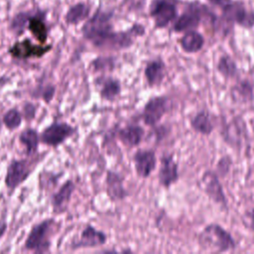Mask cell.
Here are the masks:
<instances>
[{
	"label": "cell",
	"mask_w": 254,
	"mask_h": 254,
	"mask_svg": "<svg viewBox=\"0 0 254 254\" xmlns=\"http://www.w3.org/2000/svg\"><path fill=\"white\" fill-rule=\"evenodd\" d=\"M113 17V10L98 6L82 23L80 28L82 38L97 49L120 51L129 49L136 38L145 35V27L140 23H134L124 31H115Z\"/></svg>",
	"instance_id": "6da1fadb"
},
{
	"label": "cell",
	"mask_w": 254,
	"mask_h": 254,
	"mask_svg": "<svg viewBox=\"0 0 254 254\" xmlns=\"http://www.w3.org/2000/svg\"><path fill=\"white\" fill-rule=\"evenodd\" d=\"M8 31L19 38L29 31L37 43L47 44L51 26L48 21V11L42 8H31L19 11L13 15L8 24Z\"/></svg>",
	"instance_id": "7a4b0ae2"
},
{
	"label": "cell",
	"mask_w": 254,
	"mask_h": 254,
	"mask_svg": "<svg viewBox=\"0 0 254 254\" xmlns=\"http://www.w3.org/2000/svg\"><path fill=\"white\" fill-rule=\"evenodd\" d=\"M198 243L202 249L218 253L234 250L237 245L231 233L215 222L204 226L198 235Z\"/></svg>",
	"instance_id": "3957f363"
},
{
	"label": "cell",
	"mask_w": 254,
	"mask_h": 254,
	"mask_svg": "<svg viewBox=\"0 0 254 254\" xmlns=\"http://www.w3.org/2000/svg\"><path fill=\"white\" fill-rule=\"evenodd\" d=\"M56 220L53 217H47L33 224L23 244L25 251L34 253H46L50 251L53 233Z\"/></svg>",
	"instance_id": "277c9868"
},
{
	"label": "cell",
	"mask_w": 254,
	"mask_h": 254,
	"mask_svg": "<svg viewBox=\"0 0 254 254\" xmlns=\"http://www.w3.org/2000/svg\"><path fill=\"white\" fill-rule=\"evenodd\" d=\"M209 14L207 7L197 1L187 4L184 12L172 23V31L175 33H185L190 30H196L200 25L203 16Z\"/></svg>",
	"instance_id": "5b68a950"
},
{
	"label": "cell",
	"mask_w": 254,
	"mask_h": 254,
	"mask_svg": "<svg viewBox=\"0 0 254 254\" xmlns=\"http://www.w3.org/2000/svg\"><path fill=\"white\" fill-rule=\"evenodd\" d=\"M53 49L52 44L34 43L30 38L15 41L7 50V53L14 60L28 61L38 60L45 57Z\"/></svg>",
	"instance_id": "8992f818"
},
{
	"label": "cell",
	"mask_w": 254,
	"mask_h": 254,
	"mask_svg": "<svg viewBox=\"0 0 254 254\" xmlns=\"http://www.w3.org/2000/svg\"><path fill=\"white\" fill-rule=\"evenodd\" d=\"M75 132L76 129L71 124L64 121H54L40 133V143L50 148H58Z\"/></svg>",
	"instance_id": "52a82bcc"
},
{
	"label": "cell",
	"mask_w": 254,
	"mask_h": 254,
	"mask_svg": "<svg viewBox=\"0 0 254 254\" xmlns=\"http://www.w3.org/2000/svg\"><path fill=\"white\" fill-rule=\"evenodd\" d=\"M149 16L156 29L167 28L178 17L176 0H152L149 5Z\"/></svg>",
	"instance_id": "ba28073f"
},
{
	"label": "cell",
	"mask_w": 254,
	"mask_h": 254,
	"mask_svg": "<svg viewBox=\"0 0 254 254\" xmlns=\"http://www.w3.org/2000/svg\"><path fill=\"white\" fill-rule=\"evenodd\" d=\"M221 13L223 20L227 23L244 29H252L254 27V10L248 8L243 1L232 0L221 9Z\"/></svg>",
	"instance_id": "9c48e42d"
},
{
	"label": "cell",
	"mask_w": 254,
	"mask_h": 254,
	"mask_svg": "<svg viewBox=\"0 0 254 254\" xmlns=\"http://www.w3.org/2000/svg\"><path fill=\"white\" fill-rule=\"evenodd\" d=\"M33 170L26 159H12L6 168L4 185L9 191H14L31 176Z\"/></svg>",
	"instance_id": "30bf717a"
},
{
	"label": "cell",
	"mask_w": 254,
	"mask_h": 254,
	"mask_svg": "<svg viewBox=\"0 0 254 254\" xmlns=\"http://www.w3.org/2000/svg\"><path fill=\"white\" fill-rule=\"evenodd\" d=\"M170 109L171 101L168 96H154L145 103L140 117L147 126L154 127L167 114V112H169Z\"/></svg>",
	"instance_id": "8fae6325"
},
{
	"label": "cell",
	"mask_w": 254,
	"mask_h": 254,
	"mask_svg": "<svg viewBox=\"0 0 254 254\" xmlns=\"http://www.w3.org/2000/svg\"><path fill=\"white\" fill-rule=\"evenodd\" d=\"M200 185L202 190L208 196V198L227 211L228 203L226 195L219 181V176L216 174V172L212 170L205 171L201 176Z\"/></svg>",
	"instance_id": "7c38bea8"
},
{
	"label": "cell",
	"mask_w": 254,
	"mask_h": 254,
	"mask_svg": "<svg viewBox=\"0 0 254 254\" xmlns=\"http://www.w3.org/2000/svg\"><path fill=\"white\" fill-rule=\"evenodd\" d=\"M107 242V235L95 228L91 224H86L80 231L79 236L70 244V249L77 250L83 248H95Z\"/></svg>",
	"instance_id": "4fadbf2b"
},
{
	"label": "cell",
	"mask_w": 254,
	"mask_h": 254,
	"mask_svg": "<svg viewBox=\"0 0 254 254\" xmlns=\"http://www.w3.org/2000/svg\"><path fill=\"white\" fill-rule=\"evenodd\" d=\"M74 190H75L74 182L71 179H67L51 195L50 202H51L52 211L54 214L61 215L67 210Z\"/></svg>",
	"instance_id": "5bb4252c"
},
{
	"label": "cell",
	"mask_w": 254,
	"mask_h": 254,
	"mask_svg": "<svg viewBox=\"0 0 254 254\" xmlns=\"http://www.w3.org/2000/svg\"><path fill=\"white\" fill-rule=\"evenodd\" d=\"M179 165L173 154H167L161 157L160 168L158 172V181L161 187L169 189L179 181Z\"/></svg>",
	"instance_id": "9a60e30c"
},
{
	"label": "cell",
	"mask_w": 254,
	"mask_h": 254,
	"mask_svg": "<svg viewBox=\"0 0 254 254\" xmlns=\"http://www.w3.org/2000/svg\"><path fill=\"white\" fill-rule=\"evenodd\" d=\"M133 163L137 176L147 179L156 169V153L152 149H139L133 155Z\"/></svg>",
	"instance_id": "2e32d148"
},
{
	"label": "cell",
	"mask_w": 254,
	"mask_h": 254,
	"mask_svg": "<svg viewBox=\"0 0 254 254\" xmlns=\"http://www.w3.org/2000/svg\"><path fill=\"white\" fill-rule=\"evenodd\" d=\"M94 84L97 87L100 98L106 101H114L122 91L120 80L113 76H98L94 79Z\"/></svg>",
	"instance_id": "e0dca14e"
},
{
	"label": "cell",
	"mask_w": 254,
	"mask_h": 254,
	"mask_svg": "<svg viewBox=\"0 0 254 254\" xmlns=\"http://www.w3.org/2000/svg\"><path fill=\"white\" fill-rule=\"evenodd\" d=\"M106 193L110 200L120 201L128 196V191L124 187V178L117 172L108 170L105 177Z\"/></svg>",
	"instance_id": "ac0fdd59"
},
{
	"label": "cell",
	"mask_w": 254,
	"mask_h": 254,
	"mask_svg": "<svg viewBox=\"0 0 254 254\" xmlns=\"http://www.w3.org/2000/svg\"><path fill=\"white\" fill-rule=\"evenodd\" d=\"M92 6L86 1H78L71 4L64 15V22L67 26H77L84 23L91 15Z\"/></svg>",
	"instance_id": "d6986e66"
},
{
	"label": "cell",
	"mask_w": 254,
	"mask_h": 254,
	"mask_svg": "<svg viewBox=\"0 0 254 254\" xmlns=\"http://www.w3.org/2000/svg\"><path fill=\"white\" fill-rule=\"evenodd\" d=\"M167 74L165 62L161 58H155L147 62L144 67V76L150 87L159 86Z\"/></svg>",
	"instance_id": "ffe728a7"
},
{
	"label": "cell",
	"mask_w": 254,
	"mask_h": 254,
	"mask_svg": "<svg viewBox=\"0 0 254 254\" xmlns=\"http://www.w3.org/2000/svg\"><path fill=\"white\" fill-rule=\"evenodd\" d=\"M145 135L143 127L137 124H129L121 128L117 132L119 141L128 148H134L139 146Z\"/></svg>",
	"instance_id": "44dd1931"
},
{
	"label": "cell",
	"mask_w": 254,
	"mask_h": 254,
	"mask_svg": "<svg viewBox=\"0 0 254 254\" xmlns=\"http://www.w3.org/2000/svg\"><path fill=\"white\" fill-rule=\"evenodd\" d=\"M181 49L187 54H195L202 50L205 40L202 34L196 30H190L178 40Z\"/></svg>",
	"instance_id": "7402d4cb"
},
{
	"label": "cell",
	"mask_w": 254,
	"mask_h": 254,
	"mask_svg": "<svg viewBox=\"0 0 254 254\" xmlns=\"http://www.w3.org/2000/svg\"><path fill=\"white\" fill-rule=\"evenodd\" d=\"M19 143L25 148V154L28 157H32L38 152L40 146V133L32 128L27 127L21 131L18 137Z\"/></svg>",
	"instance_id": "603a6c76"
},
{
	"label": "cell",
	"mask_w": 254,
	"mask_h": 254,
	"mask_svg": "<svg viewBox=\"0 0 254 254\" xmlns=\"http://www.w3.org/2000/svg\"><path fill=\"white\" fill-rule=\"evenodd\" d=\"M231 97L235 102L250 103L254 99V86L249 79L238 80L231 88Z\"/></svg>",
	"instance_id": "cb8c5ba5"
},
{
	"label": "cell",
	"mask_w": 254,
	"mask_h": 254,
	"mask_svg": "<svg viewBox=\"0 0 254 254\" xmlns=\"http://www.w3.org/2000/svg\"><path fill=\"white\" fill-rule=\"evenodd\" d=\"M190 124L193 131L204 136L210 135L214 130V123L206 110H200L195 113L191 117Z\"/></svg>",
	"instance_id": "d4e9b609"
},
{
	"label": "cell",
	"mask_w": 254,
	"mask_h": 254,
	"mask_svg": "<svg viewBox=\"0 0 254 254\" xmlns=\"http://www.w3.org/2000/svg\"><path fill=\"white\" fill-rule=\"evenodd\" d=\"M217 71L226 79L234 78L238 73V66L236 62L227 54L220 56L216 64Z\"/></svg>",
	"instance_id": "484cf974"
},
{
	"label": "cell",
	"mask_w": 254,
	"mask_h": 254,
	"mask_svg": "<svg viewBox=\"0 0 254 254\" xmlns=\"http://www.w3.org/2000/svg\"><path fill=\"white\" fill-rule=\"evenodd\" d=\"M56 85L52 82L39 83L31 91V97L36 99H42L47 104H50L55 98L56 94Z\"/></svg>",
	"instance_id": "4316f807"
},
{
	"label": "cell",
	"mask_w": 254,
	"mask_h": 254,
	"mask_svg": "<svg viewBox=\"0 0 254 254\" xmlns=\"http://www.w3.org/2000/svg\"><path fill=\"white\" fill-rule=\"evenodd\" d=\"M2 123L9 131H15L23 123L22 112L17 107H11L2 116Z\"/></svg>",
	"instance_id": "83f0119b"
},
{
	"label": "cell",
	"mask_w": 254,
	"mask_h": 254,
	"mask_svg": "<svg viewBox=\"0 0 254 254\" xmlns=\"http://www.w3.org/2000/svg\"><path fill=\"white\" fill-rule=\"evenodd\" d=\"M115 58L107 57V56H100L93 59L90 62L89 66L95 72H106L111 71L115 67Z\"/></svg>",
	"instance_id": "f1b7e54d"
},
{
	"label": "cell",
	"mask_w": 254,
	"mask_h": 254,
	"mask_svg": "<svg viewBox=\"0 0 254 254\" xmlns=\"http://www.w3.org/2000/svg\"><path fill=\"white\" fill-rule=\"evenodd\" d=\"M37 110H38V106L35 103L31 101H26L23 104V108L21 111L23 115V119H25L26 121L34 120L37 115Z\"/></svg>",
	"instance_id": "f546056e"
},
{
	"label": "cell",
	"mask_w": 254,
	"mask_h": 254,
	"mask_svg": "<svg viewBox=\"0 0 254 254\" xmlns=\"http://www.w3.org/2000/svg\"><path fill=\"white\" fill-rule=\"evenodd\" d=\"M231 165H232V160L229 156L221 157L216 165V167H217L216 174L219 177H224L229 172Z\"/></svg>",
	"instance_id": "4dcf8cb0"
},
{
	"label": "cell",
	"mask_w": 254,
	"mask_h": 254,
	"mask_svg": "<svg viewBox=\"0 0 254 254\" xmlns=\"http://www.w3.org/2000/svg\"><path fill=\"white\" fill-rule=\"evenodd\" d=\"M242 224L249 230L254 232V207H250L242 214Z\"/></svg>",
	"instance_id": "1f68e13d"
},
{
	"label": "cell",
	"mask_w": 254,
	"mask_h": 254,
	"mask_svg": "<svg viewBox=\"0 0 254 254\" xmlns=\"http://www.w3.org/2000/svg\"><path fill=\"white\" fill-rule=\"evenodd\" d=\"M209 4L218 7L220 10L223 9L226 5H228L232 0H206Z\"/></svg>",
	"instance_id": "d6a6232c"
},
{
	"label": "cell",
	"mask_w": 254,
	"mask_h": 254,
	"mask_svg": "<svg viewBox=\"0 0 254 254\" xmlns=\"http://www.w3.org/2000/svg\"><path fill=\"white\" fill-rule=\"evenodd\" d=\"M7 228H8L7 221L5 219L0 218V239H2L3 236L6 234Z\"/></svg>",
	"instance_id": "836d02e7"
},
{
	"label": "cell",
	"mask_w": 254,
	"mask_h": 254,
	"mask_svg": "<svg viewBox=\"0 0 254 254\" xmlns=\"http://www.w3.org/2000/svg\"><path fill=\"white\" fill-rule=\"evenodd\" d=\"M3 63V59H2V57L0 56V64H2Z\"/></svg>",
	"instance_id": "e575fe53"
},
{
	"label": "cell",
	"mask_w": 254,
	"mask_h": 254,
	"mask_svg": "<svg viewBox=\"0 0 254 254\" xmlns=\"http://www.w3.org/2000/svg\"><path fill=\"white\" fill-rule=\"evenodd\" d=\"M253 169H254V164H253Z\"/></svg>",
	"instance_id": "d590c367"
}]
</instances>
